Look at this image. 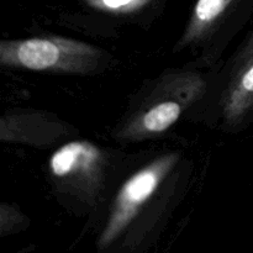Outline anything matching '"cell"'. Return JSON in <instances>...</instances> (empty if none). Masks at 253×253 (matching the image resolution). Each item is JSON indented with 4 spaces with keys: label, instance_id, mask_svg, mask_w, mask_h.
Segmentation results:
<instances>
[{
    "label": "cell",
    "instance_id": "cell-1",
    "mask_svg": "<svg viewBox=\"0 0 253 253\" xmlns=\"http://www.w3.org/2000/svg\"><path fill=\"white\" fill-rule=\"evenodd\" d=\"M177 161V156L167 155L151 163L131 177L116 198L115 209L109 221L104 239L110 241L135 216L138 208L156 192L161 180Z\"/></svg>",
    "mask_w": 253,
    "mask_h": 253
},
{
    "label": "cell",
    "instance_id": "cell-2",
    "mask_svg": "<svg viewBox=\"0 0 253 253\" xmlns=\"http://www.w3.org/2000/svg\"><path fill=\"white\" fill-rule=\"evenodd\" d=\"M11 62L32 71H44L58 66L64 54L59 41L30 39L11 44Z\"/></svg>",
    "mask_w": 253,
    "mask_h": 253
},
{
    "label": "cell",
    "instance_id": "cell-3",
    "mask_svg": "<svg viewBox=\"0 0 253 253\" xmlns=\"http://www.w3.org/2000/svg\"><path fill=\"white\" fill-rule=\"evenodd\" d=\"M98 151L91 145L83 142H72L59 148L51 160V169L57 177H64L77 167L96 158Z\"/></svg>",
    "mask_w": 253,
    "mask_h": 253
},
{
    "label": "cell",
    "instance_id": "cell-4",
    "mask_svg": "<svg viewBox=\"0 0 253 253\" xmlns=\"http://www.w3.org/2000/svg\"><path fill=\"white\" fill-rule=\"evenodd\" d=\"M231 1L232 0H198L185 35V41H190L204 32L212 22L216 21Z\"/></svg>",
    "mask_w": 253,
    "mask_h": 253
},
{
    "label": "cell",
    "instance_id": "cell-5",
    "mask_svg": "<svg viewBox=\"0 0 253 253\" xmlns=\"http://www.w3.org/2000/svg\"><path fill=\"white\" fill-rule=\"evenodd\" d=\"M180 105L175 101H165L153 106L143 116V126L151 132H161L167 130L180 116Z\"/></svg>",
    "mask_w": 253,
    "mask_h": 253
},
{
    "label": "cell",
    "instance_id": "cell-6",
    "mask_svg": "<svg viewBox=\"0 0 253 253\" xmlns=\"http://www.w3.org/2000/svg\"><path fill=\"white\" fill-rule=\"evenodd\" d=\"M253 104V61L244 72L239 83L232 90L229 101V111L232 116L242 115Z\"/></svg>",
    "mask_w": 253,
    "mask_h": 253
},
{
    "label": "cell",
    "instance_id": "cell-7",
    "mask_svg": "<svg viewBox=\"0 0 253 253\" xmlns=\"http://www.w3.org/2000/svg\"><path fill=\"white\" fill-rule=\"evenodd\" d=\"M104 1H105V4L109 5V6L116 7V6H121V5L127 4V2L131 1V0H104Z\"/></svg>",
    "mask_w": 253,
    "mask_h": 253
},
{
    "label": "cell",
    "instance_id": "cell-8",
    "mask_svg": "<svg viewBox=\"0 0 253 253\" xmlns=\"http://www.w3.org/2000/svg\"><path fill=\"white\" fill-rule=\"evenodd\" d=\"M253 61V44L251 47V52H250V62Z\"/></svg>",
    "mask_w": 253,
    "mask_h": 253
}]
</instances>
